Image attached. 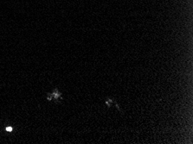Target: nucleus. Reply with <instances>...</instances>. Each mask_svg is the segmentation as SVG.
<instances>
[{
	"mask_svg": "<svg viewBox=\"0 0 193 144\" xmlns=\"http://www.w3.org/2000/svg\"><path fill=\"white\" fill-rule=\"evenodd\" d=\"M48 99L49 100H52V99H55L56 101H59L62 99V95L59 92V91L57 89H55L54 92L51 94L48 95Z\"/></svg>",
	"mask_w": 193,
	"mask_h": 144,
	"instance_id": "nucleus-1",
	"label": "nucleus"
},
{
	"mask_svg": "<svg viewBox=\"0 0 193 144\" xmlns=\"http://www.w3.org/2000/svg\"><path fill=\"white\" fill-rule=\"evenodd\" d=\"M113 99H110V98H108V99H107L106 101V105H107V107H111L112 106V105H113Z\"/></svg>",
	"mask_w": 193,
	"mask_h": 144,
	"instance_id": "nucleus-2",
	"label": "nucleus"
},
{
	"mask_svg": "<svg viewBox=\"0 0 193 144\" xmlns=\"http://www.w3.org/2000/svg\"><path fill=\"white\" fill-rule=\"evenodd\" d=\"M6 130H7V131H11V130H12V128H11V127H7V128H6Z\"/></svg>",
	"mask_w": 193,
	"mask_h": 144,
	"instance_id": "nucleus-3",
	"label": "nucleus"
}]
</instances>
